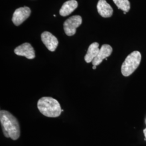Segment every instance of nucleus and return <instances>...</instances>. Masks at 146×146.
Instances as JSON below:
<instances>
[{
  "instance_id": "obj_1",
  "label": "nucleus",
  "mask_w": 146,
  "mask_h": 146,
  "mask_svg": "<svg viewBox=\"0 0 146 146\" xmlns=\"http://www.w3.org/2000/svg\"><path fill=\"white\" fill-rule=\"evenodd\" d=\"M0 121L4 135L13 140L19 139L20 129L18 121L14 116L7 110H1Z\"/></svg>"
},
{
  "instance_id": "obj_2",
  "label": "nucleus",
  "mask_w": 146,
  "mask_h": 146,
  "mask_svg": "<svg viewBox=\"0 0 146 146\" xmlns=\"http://www.w3.org/2000/svg\"><path fill=\"white\" fill-rule=\"evenodd\" d=\"M37 108L43 115L49 117L59 116L62 110L58 101L51 97H43L37 102Z\"/></svg>"
},
{
  "instance_id": "obj_3",
  "label": "nucleus",
  "mask_w": 146,
  "mask_h": 146,
  "mask_svg": "<svg viewBox=\"0 0 146 146\" xmlns=\"http://www.w3.org/2000/svg\"><path fill=\"white\" fill-rule=\"evenodd\" d=\"M141 61V54L138 51L130 54L125 59L121 67L122 74L125 77L130 76L139 66Z\"/></svg>"
},
{
  "instance_id": "obj_4",
  "label": "nucleus",
  "mask_w": 146,
  "mask_h": 146,
  "mask_svg": "<svg viewBox=\"0 0 146 146\" xmlns=\"http://www.w3.org/2000/svg\"><path fill=\"white\" fill-rule=\"evenodd\" d=\"M82 22V17L80 15H74L69 17L64 22V31L67 35L71 36L76 31V28L80 26Z\"/></svg>"
},
{
  "instance_id": "obj_5",
  "label": "nucleus",
  "mask_w": 146,
  "mask_h": 146,
  "mask_svg": "<svg viewBox=\"0 0 146 146\" xmlns=\"http://www.w3.org/2000/svg\"><path fill=\"white\" fill-rule=\"evenodd\" d=\"M31 14V10L28 7H23L16 9L14 11L12 21L15 26H20L26 21Z\"/></svg>"
},
{
  "instance_id": "obj_6",
  "label": "nucleus",
  "mask_w": 146,
  "mask_h": 146,
  "mask_svg": "<svg viewBox=\"0 0 146 146\" xmlns=\"http://www.w3.org/2000/svg\"><path fill=\"white\" fill-rule=\"evenodd\" d=\"M14 52L17 55L25 56L28 59H33L35 57V52L33 47L29 43H25L16 47Z\"/></svg>"
},
{
  "instance_id": "obj_7",
  "label": "nucleus",
  "mask_w": 146,
  "mask_h": 146,
  "mask_svg": "<svg viewBox=\"0 0 146 146\" xmlns=\"http://www.w3.org/2000/svg\"><path fill=\"white\" fill-rule=\"evenodd\" d=\"M41 40L47 49L50 52H54L58 44V38L48 31H44L41 34Z\"/></svg>"
},
{
  "instance_id": "obj_8",
  "label": "nucleus",
  "mask_w": 146,
  "mask_h": 146,
  "mask_svg": "<svg viewBox=\"0 0 146 146\" xmlns=\"http://www.w3.org/2000/svg\"><path fill=\"white\" fill-rule=\"evenodd\" d=\"M113 52V48L109 44H104L100 49L97 56L92 61L93 66H98L101 64L102 61L110 56Z\"/></svg>"
},
{
  "instance_id": "obj_9",
  "label": "nucleus",
  "mask_w": 146,
  "mask_h": 146,
  "mask_svg": "<svg viewBox=\"0 0 146 146\" xmlns=\"http://www.w3.org/2000/svg\"><path fill=\"white\" fill-rule=\"evenodd\" d=\"M97 9L100 15L107 18L111 17L113 13V9L106 0H99L97 5Z\"/></svg>"
},
{
  "instance_id": "obj_10",
  "label": "nucleus",
  "mask_w": 146,
  "mask_h": 146,
  "mask_svg": "<svg viewBox=\"0 0 146 146\" xmlns=\"http://www.w3.org/2000/svg\"><path fill=\"white\" fill-rule=\"evenodd\" d=\"M78 6L76 0H69L64 3L60 10V14L62 16H67L75 11Z\"/></svg>"
},
{
  "instance_id": "obj_11",
  "label": "nucleus",
  "mask_w": 146,
  "mask_h": 146,
  "mask_svg": "<svg viewBox=\"0 0 146 146\" xmlns=\"http://www.w3.org/2000/svg\"><path fill=\"white\" fill-rule=\"evenodd\" d=\"M99 44L98 42H94L91 44L86 55L84 56V60L87 63L92 62L95 58H96L99 52Z\"/></svg>"
},
{
  "instance_id": "obj_12",
  "label": "nucleus",
  "mask_w": 146,
  "mask_h": 146,
  "mask_svg": "<svg viewBox=\"0 0 146 146\" xmlns=\"http://www.w3.org/2000/svg\"><path fill=\"white\" fill-rule=\"evenodd\" d=\"M119 9L124 12H128L131 8V4L128 0H113Z\"/></svg>"
},
{
  "instance_id": "obj_13",
  "label": "nucleus",
  "mask_w": 146,
  "mask_h": 146,
  "mask_svg": "<svg viewBox=\"0 0 146 146\" xmlns=\"http://www.w3.org/2000/svg\"><path fill=\"white\" fill-rule=\"evenodd\" d=\"M143 134H144V135L145 136V137H146V139H145V140L146 139V129H145L144 130H143Z\"/></svg>"
},
{
  "instance_id": "obj_14",
  "label": "nucleus",
  "mask_w": 146,
  "mask_h": 146,
  "mask_svg": "<svg viewBox=\"0 0 146 146\" xmlns=\"http://www.w3.org/2000/svg\"><path fill=\"white\" fill-rule=\"evenodd\" d=\"M96 66H93V69H96Z\"/></svg>"
}]
</instances>
